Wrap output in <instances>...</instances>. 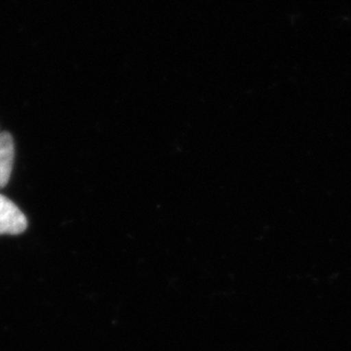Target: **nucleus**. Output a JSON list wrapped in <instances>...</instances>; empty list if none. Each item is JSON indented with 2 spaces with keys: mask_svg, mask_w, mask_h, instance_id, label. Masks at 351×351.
<instances>
[{
  "mask_svg": "<svg viewBox=\"0 0 351 351\" xmlns=\"http://www.w3.org/2000/svg\"><path fill=\"white\" fill-rule=\"evenodd\" d=\"M27 229V216L10 198L0 193V235L21 234Z\"/></svg>",
  "mask_w": 351,
  "mask_h": 351,
  "instance_id": "1",
  "label": "nucleus"
},
{
  "mask_svg": "<svg viewBox=\"0 0 351 351\" xmlns=\"http://www.w3.org/2000/svg\"><path fill=\"white\" fill-rule=\"evenodd\" d=\"M15 147L12 134L8 132L0 133V189L10 182L13 171Z\"/></svg>",
  "mask_w": 351,
  "mask_h": 351,
  "instance_id": "2",
  "label": "nucleus"
}]
</instances>
